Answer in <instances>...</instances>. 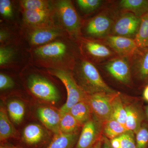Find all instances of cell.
Segmentation results:
<instances>
[{
  "mask_svg": "<svg viewBox=\"0 0 148 148\" xmlns=\"http://www.w3.org/2000/svg\"><path fill=\"white\" fill-rule=\"evenodd\" d=\"M75 72L77 80L76 81L88 95L98 92L116 93L105 82L96 67L89 61H81Z\"/></svg>",
  "mask_w": 148,
  "mask_h": 148,
  "instance_id": "6da1fadb",
  "label": "cell"
},
{
  "mask_svg": "<svg viewBox=\"0 0 148 148\" xmlns=\"http://www.w3.org/2000/svg\"><path fill=\"white\" fill-rule=\"evenodd\" d=\"M49 72L63 82L67 90V100L59 111L61 114L69 112L72 107L77 103L87 101L88 95L80 87L73 74L70 72L66 70L53 69L49 70Z\"/></svg>",
  "mask_w": 148,
  "mask_h": 148,
  "instance_id": "7a4b0ae2",
  "label": "cell"
},
{
  "mask_svg": "<svg viewBox=\"0 0 148 148\" xmlns=\"http://www.w3.org/2000/svg\"><path fill=\"white\" fill-rule=\"evenodd\" d=\"M55 11L61 25L73 36H77L80 33L81 21L71 1L67 0L57 1Z\"/></svg>",
  "mask_w": 148,
  "mask_h": 148,
  "instance_id": "3957f363",
  "label": "cell"
},
{
  "mask_svg": "<svg viewBox=\"0 0 148 148\" xmlns=\"http://www.w3.org/2000/svg\"><path fill=\"white\" fill-rule=\"evenodd\" d=\"M118 93L98 92L88 95L87 101L91 109L92 117L103 125L110 119L113 102Z\"/></svg>",
  "mask_w": 148,
  "mask_h": 148,
  "instance_id": "277c9868",
  "label": "cell"
},
{
  "mask_svg": "<svg viewBox=\"0 0 148 148\" xmlns=\"http://www.w3.org/2000/svg\"><path fill=\"white\" fill-rule=\"evenodd\" d=\"M29 90L37 98L49 103L59 101L60 95L56 88L49 81L41 76L31 75L27 80Z\"/></svg>",
  "mask_w": 148,
  "mask_h": 148,
  "instance_id": "5b68a950",
  "label": "cell"
},
{
  "mask_svg": "<svg viewBox=\"0 0 148 148\" xmlns=\"http://www.w3.org/2000/svg\"><path fill=\"white\" fill-rule=\"evenodd\" d=\"M34 52L35 56L41 61L53 63L64 59L69 53V48L64 42L56 40L38 47Z\"/></svg>",
  "mask_w": 148,
  "mask_h": 148,
  "instance_id": "8992f818",
  "label": "cell"
},
{
  "mask_svg": "<svg viewBox=\"0 0 148 148\" xmlns=\"http://www.w3.org/2000/svg\"><path fill=\"white\" fill-rule=\"evenodd\" d=\"M30 28L28 34V40L30 44L35 46L44 45L64 34L62 29L52 24Z\"/></svg>",
  "mask_w": 148,
  "mask_h": 148,
  "instance_id": "52a82bcc",
  "label": "cell"
},
{
  "mask_svg": "<svg viewBox=\"0 0 148 148\" xmlns=\"http://www.w3.org/2000/svg\"><path fill=\"white\" fill-rule=\"evenodd\" d=\"M141 18L130 12L121 15L114 24L113 35L131 38L136 36L140 28Z\"/></svg>",
  "mask_w": 148,
  "mask_h": 148,
  "instance_id": "ba28073f",
  "label": "cell"
},
{
  "mask_svg": "<svg viewBox=\"0 0 148 148\" xmlns=\"http://www.w3.org/2000/svg\"><path fill=\"white\" fill-rule=\"evenodd\" d=\"M103 124L92 118L82 126L75 148H92L101 138Z\"/></svg>",
  "mask_w": 148,
  "mask_h": 148,
  "instance_id": "9c48e42d",
  "label": "cell"
},
{
  "mask_svg": "<svg viewBox=\"0 0 148 148\" xmlns=\"http://www.w3.org/2000/svg\"><path fill=\"white\" fill-rule=\"evenodd\" d=\"M105 68L114 78L120 82L127 84L130 82V68L126 58H114L106 64Z\"/></svg>",
  "mask_w": 148,
  "mask_h": 148,
  "instance_id": "30bf717a",
  "label": "cell"
},
{
  "mask_svg": "<svg viewBox=\"0 0 148 148\" xmlns=\"http://www.w3.org/2000/svg\"><path fill=\"white\" fill-rule=\"evenodd\" d=\"M113 24L110 17L100 14L90 19L87 24L86 31L90 36L96 38L106 36L112 28Z\"/></svg>",
  "mask_w": 148,
  "mask_h": 148,
  "instance_id": "8fae6325",
  "label": "cell"
},
{
  "mask_svg": "<svg viewBox=\"0 0 148 148\" xmlns=\"http://www.w3.org/2000/svg\"><path fill=\"white\" fill-rule=\"evenodd\" d=\"M106 41L111 48L120 55H131L138 51L139 48L135 40L131 38L111 35L107 37Z\"/></svg>",
  "mask_w": 148,
  "mask_h": 148,
  "instance_id": "7c38bea8",
  "label": "cell"
},
{
  "mask_svg": "<svg viewBox=\"0 0 148 148\" xmlns=\"http://www.w3.org/2000/svg\"><path fill=\"white\" fill-rule=\"evenodd\" d=\"M37 116L45 127L55 135L61 133L60 129L61 115L59 112L49 107H40L36 111Z\"/></svg>",
  "mask_w": 148,
  "mask_h": 148,
  "instance_id": "4fadbf2b",
  "label": "cell"
},
{
  "mask_svg": "<svg viewBox=\"0 0 148 148\" xmlns=\"http://www.w3.org/2000/svg\"><path fill=\"white\" fill-rule=\"evenodd\" d=\"M52 13L50 9L43 10H24L23 19L30 27H42L52 24Z\"/></svg>",
  "mask_w": 148,
  "mask_h": 148,
  "instance_id": "5bb4252c",
  "label": "cell"
},
{
  "mask_svg": "<svg viewBox=\"0 0 148 148\" xmlns=\"http://www.w3.org/2000/svg\"><path fill=\"white\" fill-rule=\"evenodd\" d=\"M45 134L44 130L39 125L30 124L24 128L22 139L28 145H35L43 139Z\"/></svg>",
  "mask_w": 148,
  "mask_h": 148,
  "instance_id": "9a60e30c",
  "label": "cell"
},
{
  "mask_svg": "<svg viewBox=\"0 0 148 148\" xmlns=\"http://www.w3.org/2000/svg\"><path fill=\"white\" fill-rule=\"evenodd\" d=\"M17 134L16 129L10 120L5 108H0V140L1 141L13 138Z\"/></svg>",
  "mask_w": 148,
  "mask_h": 148,
  "instance_id": "2e32d148",
  "label": "cell"
},
{
  "mask_svg": "<svg viewBox=\"0 0 148 148\" xmlns=\"http://www.w3.org/2000/svg\"><path fill=\"white\" fill-rule=\"evenodd\" d=\"M79 137V132L70 134L61 132L54 135L47 148H73Z\"/></svg>",
  "mask_w": 148,
  "mask_h": 148,
  "instance_id": "e0dca14e",
  "label": "cell"
},
{
  "mask_svg": "<svg viewBox=\"0 0 148 148\" xmlns=\"http://www.w3.org/2000/svg\"><path fill=\"white\" fill-rule=\"evenodd\" d=\"M87 53L93 58L104 59L112 55V52L106 45L95 41L86 40L84 44Z\"/></svg>",
  "mask_w": 148,
  "mask_h": 148,
  "instance_id": "ac0fdd59",
  "label": "cell"
},
{
  "mask_svg": "<svg viewBox=\"0 0 148 148\" xmlns=\"http://www.w3.org/2000/svg\"><path fill=\"white\" fill-rule=\"evenodd\" d=\"M69 112L82 126L92 118L91 109L87 101L77 103L72 107Z\"/></svg>",
  "mask_w": 148,
  "mask_h": 148,
  "instance_id": "d6986e66",
  "label": "cell"
},
{
  "mask_svg": "<svg viewBox=\"0 0 148 148\" xmlns=\"http://www.w3.org/2000/svg\"><path fill=\"white\" fill-rule=\"evenodd\" d=\"M126 119L125 126L128 131L136 134L141 127L142 118L137 108L132 105L125 106Z\"/></svg>",
  "mask_w": 148,
  "mask_h": 148,
  "instance_id": "ffe728a7",
  "label": "cell"
},
{
  "mask_svg": "<svg viewBox=\"0 0 148 148\" xmlns=\"http://www.w3.org/2000/svg\"><path fill=\"white\" fill-rule=\"evenodd\" d=\"M119 5L122 8L130 12V13L140 18L148 11L147 0H122Z\"/></svg>",
  "mask_w": 148,
  "mask_h": 148,
  "instance_id": "44dd1931",
  "label": "cell"
},
{
  "mask_svg": "<svg viewBox=\"0 0 148 148\" xmlns=\"http://www.w3.org/2000/svg\"><path fill=\"white\" fill-rule=\"evenodd\" d=\"M7 109L12 121L18 125L23 121L25 114V106L20 100L13 99L9 101Z\"/></svg>",
  "mask_w": 148,
  "mask_h": 148,
  "instance_id": "7402d4cb",
  "label": "cell"
},
{
  "mask_svg": "<svg viewBox=\"0 0 148 148\" xmlns=\"http://www.w3.org/2000/svg\"><path fill=\"white\" fill-rule=\"evenodd\" d=\"M103 130L105 136L110 140L129 131L125 125L111 119L103 125Z\"/></svg>",
  "mask_w": 148,
  "mask_h": 148,
  "instance_id": "603a6c76",
  "label": "cell"
},
{
  "mask_svg": "<svg viewBox=\"0 0 148 148\" xmlns=\"http://www.w3.org/2000/svg\"><path fill=\"white\" fill-rule=\"evenodd\" d=\"M134 40L139 48L148 49V11L141 18L140 28Z\"/></svg>",
  "mask_w": 148,
  "mask_h": 148,
  "instance_id": "cb8c5ba5",
  "label": "cell"
},
{
  "mask_svg": "<svg viewBox=\"0 0 148 148\" xmlns=\"http://www.w3.org/2000/svg\"><path fill=\"white\" fill-rule=\"evenodd\" d=\"M61 115L60 129L61 133L70 134L79 132L82 125L70 113Z\"/></svg>",
  "mask_w": 148,
  "mask_h": 148,
  "instance_id": "d4e9b609",
  "label": "cell"
},
{
  "mask_svg": "<svg viewBox=\"0 0 148 148\" xmlns=\"http://www.w3.org/2000/svg\"><path fill=\"white\" fill-rule=\"evenodd\" d=\"M126 116L125 106L122 102L119 93L114 99L113 102L110 119L115 120L125 126Z\"/></svg>",
  "mask_w": 148,
  "mask_h": 148,
  "instance_id": "484cf974",
  "label": "cell"
},
{
  "mask_svg": "<svg viewBox=\"0 0 148 148\" xmlns=\"http://www.w3.org/2000/svg\"><path fill=\"white\" fill-rule=\"evenodd\" d=\"M134 134L128 131L110 140L111 146L112 148H136Z\"/></svg>",
  "mask_w": 148,
  "mask_h": 148,
  "instance_id": "4316f807",
  "label": "cell"
},
{
  "mask_svg": "<svg viewBox=\"0 0 148 148\" xmlns=\"http://www.w3.org/2000/svg\"><path fill=\"white\" fill-rule=\"evenodd\" d=\"M24 10H43L49 9V2L43 0H24L20 2Z\"/></svg>",
  "mask_w": 148,
  "mask_h": 148,
  "instance_id": "83f0119b",
  "label": "cell"
},
{
  "mask_svg": "<svg viewBox=\"0 0 148 148\" xmlns=\"http://www.w3.org/2000/svg\"><path fill=\"white\" fill-rule=\"evenodd\" d=\"M137 64V69L139 77L141 79L148 77V49L143 50Z\"/></svg>",
  "mask_w": 148,
  "mask_h": 148,
  "instance_id": "f1b7e54d",
  "label": "cell"
},
{
  "mask_svg": "<svg viewBox=\"0 0 148 148\" xmlns=\"http://www.w3.org/2000/svg\"><path fill=\"white\" fill-rule=\"evenodd\" d=\"M77 3L82 10L89 13L99 8L103 2L101 0H78Z\"/></svg>",
  "mask_w": 148,
  "mask_h": 148,
  "instance_id": "f546056e",
  "label": "cell"
},
{
  "mask_svg": "<svg viewBox=\"0 0 148 148\" xmlns=\"http://www.w3.org/2000/svg\"><path fill=\"white\" fill-rule=\"evenodd\" d=\"M136 148H147L148 128L145 126L140 127L136 133Z\"/></svg>",
  "mask_w": 148,
  "mask_h": 148,
  "instance_id": "4dcf8cb0",
  "label": "cell"
},
{
  "mask_svg": "<svg viewBox=\"0 0 148 148\" xmlns=\"http://www.w3.org/2000/svg\"><path fill=\"white\" fill-rule=\"evenodd\" d=\"M14 51L12 48L1 47L0 48V65L4 66L12 61L14 57Z\"/></svg>",
  "mask_w": 148,
  "mask_h": 148,
  "instance_id": "1f68e13d",
  "label": "cell"
},
{
  "mask_svg": "<svg viewBox=\"0 0 148 148\" xmlns=\"http://www.w3.org/2000/svg\"><path fill=\"white\" fill-rule=\"evenodd\" d=\"M0 13L5 18H11L13 15L12 5L9 0L0 1Z\"/></svg>",
  "mask_w": 148,
  "mask_h": 148,
  "instance_id": "d6a6232c",
  "label": "cell"
},
{
  "mask_svg": "<svg viewBox=\"0 0 148 148\" xmlns=\"http://www.w3.org/2000/svg\"><path fill=\"white\" fill-rule=\"evenodd\" d=\"M15 85L14 81L11 77L6 74H0V89L1 90L12 88Z\"/></svg>",
  "mask_w": 148,
  "mask_h": 148,
  "instance_id": "836d02e7",
  "label": "cell"
},
{
  "mask_svg": "<svg viewBox=\"0 0 148 148\" xmlns=\"http://www.w3.org/2000/svg\"><path fill=\"white\" fill-rule=\"evenodd\" d=\"M10 37L8 32L3 29H1L0 31V42L2 43L7 41Z\"/></svg>",
  "mask_w": 148,
  "mask_h": 148,
  "instance_id": "e575fe53",
  "label": "cell"
},
{
  "mask_svg": "<svg viewBox=\"0 0 148 148\" xmlns=\"http://www.w3.org/2000/svg\"><path fill=\"white\" fill-rule=\"evenodd\" d=\"M102 148H112L111 145L110 143L106 138L105 140L103 139Z\"/></svg>",
  "mask_w": 148,
  "mask_h": 148,
  "instance_id": "d590c367",
  "label": "cell"
},
{
  "mask_svg": "<svg viewBox=\"0 0 148 148\" xmlns=\"http://www.w3.org/2000/svg\"><path fill=\"white\" fill-rule=\"evenodd\" d=\"M143 95L144 99L148 102V85L144 89Z\"/></svg>",
  "mask_w": 148,
  "mask_h": 148,
  "instance_id": "8d00e7d4",
  "label": "cell"
},
{
  "mask_svg": "<svg viewBox=\"0 0 148 148\" xmlns=\"http://www.w3.org/2000/svg\"><path fill=\"white\" fill-rule=\"evenodd\" d=\"M102 144H103V140H101V138L96 142L92 148H102Z\"/></svg>",
  "mask_w": 148,
  "mask_h": 148,
  "instance_id": "74e56055",
  "label": "cell"
},
{
  "mask_svg": "<svg viewBox=\"0 0 148 148\" xmlns=\"http://www.w3.org/2000/svg\"><path fill=\"white\" fill-rule=\"evenodd\" d=\"M0 148H18L10 145H1Z\"/></svg>",
  "mask_w": 148,
  "mask_h": 148,
  "instance_id": "f35d334b",
  "label": "cell"
},
{
  "mask_svg": "<svg viewBox=\"0 0 148 148\" xmlns=\"http://www.w3.org/2000/svg\"><path fill=\"white\" fill-rule=\"evenodd\" d=\"M145 112L146 117H147V119L148 121V106L147 107V108H146Z\"/></svg>",
  "mask_w": 148,
  "mask_h": 148,
  "instance_id": "ab89813d",
  "label": "cell"
},
{
  "mask_svg": "<svg viewBox=\"0 0 148 148\" xmlns=\"http://www.w3.org/2000/svg\"><path fill=\"white\" fill-rule=\"evenodd\" d=\"M147 148H148V147Z\"/></svg>",
  "mask_w": 148,
  "mask_h": 148,
  "instance_id": "60d3db41",
  "label": "cell"
}]
</instances>
